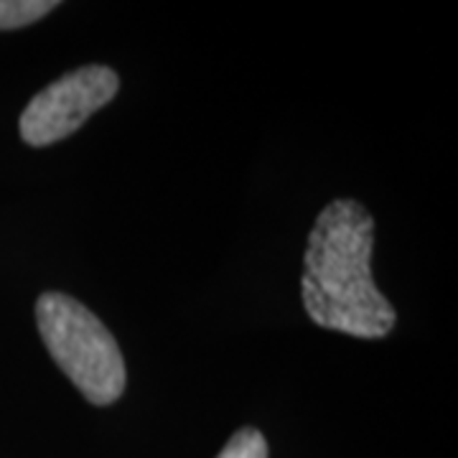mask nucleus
<instances>
[{
	"label": "nucleus",
	"instance_id": "obj_4",
	"mask_svg": "<svg viewBox=\"0 0 458 458\" xmlns=\"http://www.w3.org/2000/svg\"><path fill=\"white\" fill-rule=\"evenodd\" d=\"M59 8L56 0H0V31L31 26Z\"/></svg>",
	"mask_w": 458,
	"mask_h": 458
},
{
	"label": "nucleus",
	"instance_id": "obj_3",
	"mask_svg": "<svg viewBox=\"0 0 458 458\" xmlns=\"http://www.w3.org/2000/svg\"><path fill=\"white\" fill-rule=\"evenodd\" d=\"M120 89V77L110 66L89 64L74 69L36 92L21 113L18 131L23 143L51 146L77 132L92 114L102 110Z\"/></svg>",
	"mask_w": 458,
	"mask_h": 458
},
{
	"label": "nucleus",
	"instance_id": "obj_1",
	"mask_svg": "<svg viewBox=\"0 0 458 458\" xmlns=\"http://www.w3.org/2000/svg\"><path fill=\"white\" fill-rule=\"evenodd\" d=\"M375 219L357 199H334L313 222L303 252L301 298L316 327L382 339L397 311L372 278Z\"/></svg>",
	"mask_w": 458,
	"mask_h": 458
},
{
	"label": "nucleus",
	"instance_id": "obj_5",
	"mask_svg": "<svg viewBox=\"0 0 458 458\" xmlns=\"http://www.w3.org/2000/svg\"><path fill=\"white\" fill-rule=\"evenodd\" d=\"M216 458H267V441L258 428H240Z\"/></svg>",
	"mask_w": 458,
	"mask_h": 458
},
{
	"label": "nucleus",
	"instance_id": "obj_2",
	"mask_svg": "<svg viewBox=\"0 0 458 458\" xmlns=\"http://www.w3.org/2000/svg\"><path fill=\"white\" fill-rule=\"evenodd\" d=\"M36 327L51 360L92 405H113L123 397L128 385L123 352L84 303L66 293L38 295Z\"/></svg>",
	"mask_w": 458,
	"mask_h": 458
}]
</instances>
